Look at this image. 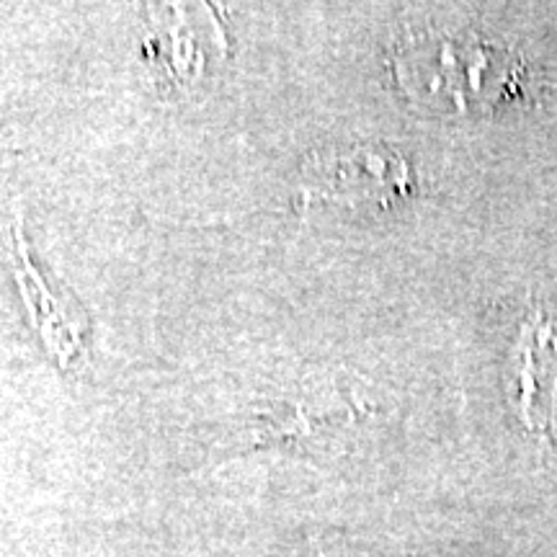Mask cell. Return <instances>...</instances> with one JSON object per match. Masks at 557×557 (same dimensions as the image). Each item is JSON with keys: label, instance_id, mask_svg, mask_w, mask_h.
Returning <instances> with one entry per match:
<instances>
[{"label": "cell", "instance_id": "1", "mask_svg": "<svg viewBox=\"0 0 557 557\" xmlns=\"http://www.w3.org/2000/svg\"><path fill=\"white\" fill-rule=\"evenodd\" d=\"M395 81L416 107L472 114L511 94L519 65L472 34L423 32L403 39L393 52Z\"/></svg>", "mask_w": 557, "mask_h": 557}, {"label": "cell", "instance_id": "3", "mask_svg": "<svg viewBox=\"0 0 557 557\" xmlns=\"http://www.w3.org/2000/svg\"><path fill=\"white\" fill-rule=\"evenodd\" d=\"M549 329L529 325L517 348L511 400L527 426L549 429L557 413V341Z\"/></svg>", "mask_w": 557, "mask_h": 557}, {"label": "cell", "instance_id": "2", "mask_svg": "<svg viewBox=\"0 0 557 557\" xmlns=\"http://www.w3.org/2000/svg\"><path fill=\"white\" fill-rule=\"evenodd\" d=\"M408 189L410 169L406 158L382 145L315 152L299 178L305 201H336L346 207H387Z\"/></svg>", "mask_w": 557, "mask_h": 557}]
</instances>
